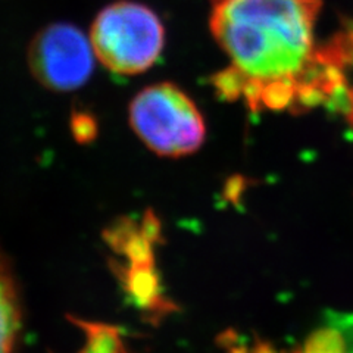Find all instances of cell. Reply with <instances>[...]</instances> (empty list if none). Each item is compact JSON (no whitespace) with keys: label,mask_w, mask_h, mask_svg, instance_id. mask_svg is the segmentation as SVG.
Wrapping results in <instances>:
<instances>
[{"label":"cell","mask_w":353,"mask_h":353,"mask_svg":"<svg viewBox=\"0 0 353 353\" xmlns=\"http://www.w3.org/2000/svg\"><path fill=\"white\" fill-rule=\"evenodd\" d=\"M253 353H277V352H274L268 345H259L255 350H253Z\"/></svg>","instance_id":"8fae6325"},{"label":"cell","mask_w":353,"mask_h":353,"mask_svg":"<svg viewBox=\"0 0 353 353\" xmlns=\"http://www.w3.org/2000/svg\"><path fill=\"white\" fill-rule=\"evenodd\" d=\"M21 301L12 268L0 250V353H17L21 333Z\"/></svg>","instance_id":"5b68a950"},{"label":"cell","mask_w":353,"mask_h":353,"mask_svg":"<svg viewBox=\"0 0 353 353\" xmlns=\"http://www.w3.org/2000/svg\"><path fill=\"white\" fill-rule=\"evenodd\" d=\"M96 54L84 32L68 22L41 28L31 40L27 62L32 77L52 92H72L93 74Z\"/></svg>","instance_id":"277c9868"},{"label":"cell","mask_w":353,"mask_h":353,"mask_svg":"<svg viewBox=\"0 0 353 353\" xmlns=\"http://www.w3.org/2000/svg\"><path fill=\"white\" fill-rule=\"evenodd\" d=\"M130 124L162 157H183L202 146L205 121L192 97L172 83L149 85L132 99Z\"/></svg>","instance_id":"3957f363"},{"label":"cell","mask_w":353,"mask_h":353,"mask_svg":"<svg viewBox=\"0 0 353 353\" xmlns=\"http://www.w3.org/2000/svg\"><path fill=\"white\" fill-rule=\"evenodd\" d=\"M128 292L145 307H153L161 301L159 284L153 271V261L131 262L127 272Z\"/></svg>","instance_id":"ba28073f"},{"label":"cell","mask_w":353,"mask_h":353,"mask_svg":"<svg viewBox=\"0 0 353 353\" xmlns=\"http://www.w3.org/2000/svg\"><path fill=\"white\" fill-rule=\"evenodd\" d=\"M303 353H347L339 330L327 324L309 336Z\"/></svg>","instance_id":"9c48e42d"},{"label":"cell","mask_w":353,"mask_h":353,"mask_svg":"<svg viewBox=\"0 0 353 353\" xmlns=\"http://www.w3.org/2000/svg\"><path fill=\"white\" fill-rule=\"evenodd\" d=\"M72 127H74L75 134H79V137L83 140L87 139V132L90 136L94 134V123L90 117H85V115L75 117Z\"/></svg>","instance_id":"30bf717a"},{"label":"cell","mask_w":353,"mask_h":353,"mask_svg":"<svg viewBox=\"0 0 353 353\" xmlns=\"http://www.w3.org/2000/svg\"><path fill=\"white\" fill-rule=\"evenodd\" d=\"M323 46L343 72L350 108L347 121L353 125V19L343 21L336 34Z\"/></svg>","instance_id":"8992f818"},{"label":"cell","mask_w":353,"mask_h":353,"mask_svg":"<svg viewBox=\"0 0 353 353\" xmlns=\"http://www.w3.org/2000/svg\"><path fill=\"white\" fill-rule=\"evenodd\" d=\"M323 0H211L209 27L250 109L339 110L345 80L315 40Z\"/></svg>","instance_id":"6da1fadb"},{"label":"cell","mask_w":353,"mask_h":353,"mask_svg":"<svg viewBox=\"0 0 353 353\" xmlns=\"http://www.w3.org/2000/svg\"><path fill=\"white\" fill-rule=\"evenodd\" d=\"M88 39L96 59L105 68L119 75H137L159 59L165 46V28L149 6L121 0L97 14Z\"/></svg>","instance_id":"7a4b0ae2"},{"label":"cell","mask_w":353,"mask_h":353,"mask_svg":"<svg viewBox=\"0 0 353 353\" xmlns=\"http://www.w3.org/2000/svg\"><path fill=\"white\" fill-rule=\"evenodd\" d=\"M83 328L85 343L79 353H130L118 327L72 319Z\"/></svg>","instance_id":"52a82bcc"}]
</instances>
